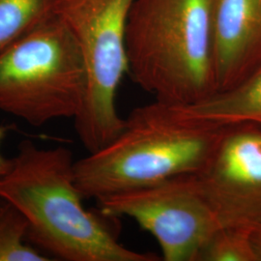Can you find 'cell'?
Listing matches in <instances>:
<instances>
[{
  "label": "cell",
  "mask_w": 261,
  "mask_h": 261,
  "mask_svg": "<svg viewBox=\"0 0 261 261\" xmlns=\"http://www.w3.org/2000/svg\"><path fill=\"white\" fill-rule=\"evenodd\" d=\"M216 92L232 88L261 65V0H212Z\"/></svg>",
  "instance_id": "8"
},
{
  "label": "cell",
  "mask_w": 261,
  "mask_h": 261,
  "mask_svg": "<svg viewBox=\"0 0 261 261\" xmlns=\"http://www.w3.org/2000/svg\"><path fill=\"white\" fill-rule=\"evenodd\" d=\"M9 130L10 127L8 126L0 125V148H1V144H2L4 139L6 138ZM12 164H13V159L6 158L4 155H2V153L0 151V177L9 171L10 168L12 167Z\"/></svg>",
  "instance_id": "13"
},
{
  "label": "cell",
  "mask_w": 261,
  "mask_h": 261,
  "mask_svg": "<svg viewBox=\"0 0 261 261\" xmlns=\"http://www.w3.org/2000/svg\"><path fill=\"white\" fill-rule=\"evenodd\" d=\"M196 174L221 227L254 231L261 226V126L227 125Z\"/></svg>",
  "instance_id": "7"
},
{
  "label": "cell",
  "mask_w": 261,
  "mask_h": 261,
  "mask_svg": "<svg viewBox=\"0 0 261 261\" xmlns=\"http://www.w3.org/2000/svg\"><path fill=\"white\" fill-rule=\"evenodd\" d=\"M180 107L194 117L220 125L250 123L261 126V65L232 88Z\"/></svg>",
  "instance_id": "9"
},
{
  "label": "cell",
  "mask_w": 261,
  "mask_h": 261,
  "mask_svg": "<svg viewBox=\"0 0 261 261\" xmlns=\"http://www.w3.org/2000/svg\"><path fill=\"white\" fill-rule=\"evenodd\" d=\"M128 74L163 103L216 93L212 0H134L126 31Z\"/></svg>",
  "instance_id": "3"
},
{
  "label": "cell",
  "mask_w": 261,
  "mask_h": 261,
  "mask_svg": "<svg viewBox=\"0 0 261 261\" xmlns=\"http://www.w3.org/2000/svg\"><path fill=\"white\" fill-rule=\"evenodd\" d=\"M85 92L81 50L54 13L0 53V112L35 127L75 119Z\"/></svg>",
  "instance_id": "4"
},
{
  "label": "cell",
  "mask_w": 261,
  "mask_h": 261,
  "mask_svg": "<svg viewBox=\"0 0 261 261\" xmlns=\"http://www.w3.org/2000/svg\"><path fill=\"white\" fill-rule=\"evenodd\" d=\"M25 218L9 201L0 197V261L51 260L28 244Z\"/></svg>",
  "instance_id": "11"
},
{
  "label": "cell",
  "mask_w": 261,
  "mask_h": 261,
  "mask_svg": "<svg viewBox=\"0 0 261 261\" xmlns=\"http://www.w3.org/2000/svg\"><path fill=\"white\" fill-rule=\"evenodd\" d=\"M134 0H56L53 13L75 38L84 60L86 92L75 126L88 153L121 132L116 96L128 74L126 31Z\"/></svg>",
  "instance_id": "5"
},
{
  "label": "cell",
  "mask_w": 261,
  "mask_h": 261,
  "mask_svg": "<svg viewBox=\"0 0 261 261\" xmlns=\"http://www.w3.org/2000/svg\"><path fill=\"white\" fill-rule=\"evenodd\" d=\"M105 217H126L158 242L165 261H197L221 224L196 173L97 200Z\"/></svg>",
  "instance_id": "6"
},
{
  "label": "cell",
  "mask_w": 261,
  "mask_h": 261,
  "mask_svg": "<svg viewBox=\"0 0 261 261\" xmlns=\"http://www.w3.org/2000/svg\"><path fill=\"white\" fill-rule=\"evenodd\" d=\"M253 242L258 255V259L261 261V226L253 231Z\"/></svg>",
  "instance_id": "14"
},
{
  "label": "cell",
  "mask_w": 261,
  "mask_h": 261,
  "mask_svg": "<svg viewBox=\"0 0 261 261\" xmlns=\"http://www.w3.org/2000/svg\"><path fill=\"white\" fill-rule=\"evenodd\" d=\"M70 149L19 144L8 172L0 177V197L25 218L28 239L66 261H158L157 255L123 246L98 216L84 208Z\"/></svg>",
  "instance_id": "1"
},
{
  "label": "cell",
  "mask_w": 261,
  "mask_h": 261,
  "mask_svg": "<svg viewBox=\"0 0 261 261\" xmlns=\"http://www.w3.org/2000/svg\"><path fill=\"white\" fill-rule=\"evenodd\" d=\"M56 0H0V53L53 15Z\"/></svg>",
  "instance_id": "10"
},
{
  "label": "cell",
  "mask_w": 261,
  "mask_h": 261,
  "mask_svg": "<svg viewBox=\"0 0 261 261\" xmlns=\"http://www.w3.org/2000/svg\"><path fill=\"white\" fill-rule=\"evenodd\" d=\"M197 261H259L253 231L221 227L202 248Z\"/></svg>",
  "instance_id": "12"
},
{
  "label": "cell",
  "mask_w": 261,
  "mask_h": 261,
  "mask_svg": "<svg viewBox=\"0 0 261 261\" xmlns=\"http://www.w3.org/2000/svg\"><path fill=\"white\" fill-rule=\"evenodd\" d=\"M226 127L155 100L130 112L112 141L75 161V184L84 198L98 200L197 173L212 157Z\"/></svg>",
  "instance_id": "2"
}]
</instances>
